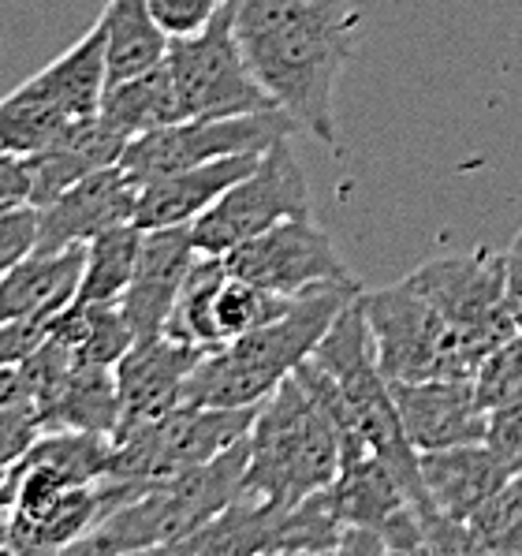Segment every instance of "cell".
Listing matches in <instances>:
<instances>
[{"label": "cell", "instance_id": "cell-5", "mask_svg": "<svg viewBox=\"0 0 522 556\" xmlns=\"http://www.w3.org/2000/svg\"><path fill=\"white\" fill-rule=\"evenodd\" d=\"M370 321L378 363L389 381L474 378L482 358L456 332V325L404 277L399 285L358 295Z\"/></svg>", "mask_w": 522, "mask_h": 556}, {"label": "cell", "instance_id": "cell-21", "mask_svg": "<svg viewBox=\"0 0 522 556\" xmlns=\"http://www.w3.org/2000/svg\"><path fill=\"white\" fill-rule=\"evenodd\" d=\"M87 265V243L64 251H34L0 273V321L27 318V314H60L75 303Z\"/></svg>", "mask_w": 522, "mask_h": 556}, {"label": "cell", "instance_id": "cell-32", "mask_svg": "<svg viewBox=\"0 0 522 556\" xmlns=\"http://www.w3.org/2000/svg\"><path fill=\"white\" fill-rule=\"evenodd\" d=\"M474 553L522 556V475L511 478L496 497H489L467 519Z\"/></svg>", "mask_w": 522, "mask_h": 556}, {"label": "cell", "instance_id": "cell-20", "mask_svg": "<svg viewBox=\"0 0 522 556\" xmlns=\"http://www.w3.org/2000/svg\"><path fill=\"white\" fill-rule=\"evenodd\" d=\"M23 87H27L34 98L46 101V105L60 109L67 119L98 116L101 98H105V90H109L105 20L93 23V27L82 34L64 56H56L53 64H46L38 75H30Z\"/></svg>", "mask_w": 522, "mask_h": 556}, {"label": "cell", "instance_id": "cell-35", "mask_svg": "<svg viewBox=\"0 0 522 556\" xmlns=\"http://www.w3.org/2000/svg\"><path fill=\"white\" fill-rule=\"evenodd\" d=\"M41 210L34 202H0V273L23 262L38 247Z\"/></svg>", "mask_w": 522, "mask_h": 556}, {"label": "cell", "instance_id": "cell-38", "mask_svg": "<svg viewBox=\"0 0 522 556\" xmlns=\"http://www.w3.org/2000/svg\"><path fill=\"white\" fill-rule=\"evenodd\" d=\"M485 441L508 459V467L515 475H522V400L489 410V433H485Z\"/></svg>", "mask_w": 522, "mask_h": 556}, {"label": "cell", "instance_id": "cell-23", "mask_svg": "<svg viewBox=\"0 0 522 556\" xmlns=\"http://www.w3.org/2000/svg\"><path fill=\"white\" fill-rule=\"evenodd\" d=\"M119 426V389L116 366L79 363L75 358L60 384L56 400L41 415V430H87L113 438Z\"/></svg>", "mask_w": 522, "mask_h": 556}, {"label": "cell", "instance_id": "cell-1", "mask_svg": "<svg viewBox=\"0 0 522 556\" xmlns=\"http://www.w3.org/2000/svg\"><path fill=\"white\" fill-rule=\"evenodd\" d=\"M232 23L272 105L336 147V83L362 41L355 0H232Z\"/></svg>", "mask_w": 522, "mask_h": 556}, {"label": "cell", "instance_id": "cell-39", "mask_svg": "<svg viewBox=\"0 0 522 556\" xmlns=\"http://www.w3.org/2000/svg\"><path fill=\"white\" fill-rule=\"evenodd\" d=\"M27 199H30L27 157L0 150V202H27Z\"/></svg>", "mask_w": 522, "mask_h": 556}, {"label": "cell", "instance_id": "cell-37", "mask_svg": "<svg viewBox=\"0 0 522 556\" xmlns=\"http://www.w3.org/2000/svg\"><path fill=\"white\" fill-rule=\"evenodd\" d=\"M220 8L225 0H150L153 20L168 38H191V34L205 30Z\"/></svg>", "mask_w": 522, "mask_h": 556}, {"label": "cell", "instance_id": "cell-8", "mask_svg": "<svg viewBox=\"0 0 522 556\" xmlns=\"http://www.w3.org/2000/svg\"><path fill=\"white\" fill-rule=\"evenodd\" d=\"M310 213V184L298 165L291 139L272 142L258 157L254 173H246L239 184L228 187L209 210L191 225V239L199 254L225 258L239 243L262 236L265 228L280 225L288 217Z\"/></svg>", "mask_w": 522, "mask_h": 556}, {"label": "cell", "instance_id": "cell-13", "mask_svg": "<svg viewBox=\"0 0 522 556\" xmlns=\"http://www.w3.org/2000/svg\"><path fill=\"white\" fill-rule=\"evenodd\" d=\"M399 418L418 452L478 444L489 433V410L482 407L474 378L389 381Z\"/></svg>", "mask_w": 522, "mask_h": 556}, {"label": "cell", "instance_id": "cell-2", "mask_svg": "<svg viewBox=\"0 0 522 556\" xmlns=\"http://www.w3.org/2000/svg\"><path fill=\"white\" fill-rule=\"evenodd\" d=\"M362 292L358 280L351 285H332L321 292L298 295L280 318L258 325L246 337L220 344L213 352L202 355V363L194 366V374L187 378L183 404H202V407H258L272 392L280 389V381L291 378L306 358L314 355V348L321 344V337L332 329L336 314Z\"/></svg>", "mask_w": 522, "mask_h": 556}, {"label": "cell", "instance_id": "cell-25", "mask_svg": "<svg viewBox=\"0 0 522 556\" xmlns=\"http://www.w3.org/2000/svg\"><path fill=\"white\" fill-rule=\"evenodd\" d=\"M101 20L109 30V87L165 64L173 38L157 27L150 0H109Z\"/></svg>", "mask_w": 522, "mask_h": 556}, {"label": "cell", "instance_id": "cell-40", "mask_svg": "<svg viewBox=\"0 0 522 556\" xmlns=\"http://www.w3.org/2000/svg\"><path fill=\"white\" fill-rule=\"evenodd\" d=\"M504 277H508V306H511V318L522 329V232L515 236V243L508 247L504 254Z\"/></svg>", "mask_w": 522, "mask_h": 556}, {"label": "cell", "instance_id": "cell-22", "mask_svg": "<svg viewBox=\"0 0 522 556\" xmlns=\"http://www.w3.org/2000/svg\"><path fill=\"white\" fill-rule=\"evenodd\" d=\"M324 497H329L332 511L344 527L373 530H381L404 504H410L392 467L373 452H358V456L344 459L336 478L324 485Z\"/></svg>", "mask_w": 522, "mask_h": 556}, {"label": "cell", "instance_id": "cell-14", "mask_svg": "<svg viewBox=\"0 0 522 556\" xmlns=\"http://www.w3.org/2000/svg\"><path fill=\"white\" fill-rule=\"evenodd\" d=\"M135 205H139V184L119 165L98 168V173L67 187L56 202L41 205L38 247L34 251L49 254L75 243H90L93 236L135 220Z\"/></svg>", "mask_w": 522, "mask_h": 556}, {"label": "cell", "instance_id": "cell-26", "mask_svg": "<svg viewBox=\"0 0 522 556\" xmlns=\"http://www.w3.org/2000/svg\"><path fill=\"white\" fill-rule=\"evenodd\" d=\"M284 511L288 508H277V504L235 497L220 516L176 542L168 553H272Z\"/></svg>", "mask_w": 522, "mask_h": 556}, {"label": "cell", "instance_id": "cell-36", "mask_svg": "<svg viewBox=\"0 0 522 556\" xmlns=\"http://www.w3.org/2000/svg\"><path fill=\"white\" fill-rule=\"evenodd\" d=\"M56 314H27V318L0 321V370L4 366H20L23 358H30L53 337Z\"/></svg>", "mask_w": 522, "mask_h": 556}, {"label": "cell", "instance_id": "cell-28", "mask_svg": "<svg viewBox=\"0 0 522 556\" xmlns=\"http://www.w3.org/2000/svg\"><path fill=\"white\" fill-rule=\"evenodd\" d=\"M139 247H142V228L135 220L93 236L87 243V265H82L79 295L75 299L79 303H116L124 295V288L131 285Z\"/></svg>", "mask_w": 522, "mask_h": 556}, {"label": "cell", "instance_id": "cell-29", "mask_svg": "<svg viewBox=\"0 0 522 556\" xmlns=\"http://www.w3.org/2000/svg\"><path fill=\"white\" fill-rule=\"evenodd\" d=\"M228 277V265L217 254H199V262L191 265L183 288H179V299L168 314L165 332L173 340H183L191 348H202V352H213L217 344V329H213V303H217V292Z\"/></svg>", "mask_w": 522, "mask_h": 556}, {"label": "cell", "instance_id": "cell-9", "mask_svg": "<svg viewBox=\"0 0 522 556\" xmlns=\"http://www.w3.org/2000/svg\"><path fill=\"white\" fill-rule=\"evenodd\" d=\"M303 127L288 113L269 109V113L246 116H205V119H176L157 131H145L127 142L119 168L135 184H150L157 176L179 173V168L205 165V161L235 157V153H265L272 142L291 139Z\"/></svg>", "mask_w": 522, "mask_h": 556}, {"label": "cell", "instance_id": "cell-24", "mask_svg": "<svg viewBox=\"0 0 522 556\" xmlns=\"http://www.w3.org/2000/svg\"><path fill=\"white\" fill-rule=\"evenodd\" d=\"M98 116H101V124H109L119 139H127V142L139 139L145 131H157V127L183 119L168 64H157V67H150V72L135 75V79L109 87L105 98H101Z\"/></svg>", "mask_w": 522, "mask_h": 556}, {"label": "cell", "instance_id": "cell-6", "mask_svg": "<svg viewBox=\"0 0 522 556\" xmlns=\"http://www.w3.org/2000/svg\"><path fill=\"white\" fill-rule=\"evenodd\" d=\"M262 407V404H258ZM258 407H202L179 404L113 438V478L165 482L209 464L251 433Z\"/></svg>", "mask_w": 522, "mask_h": 556}, {"label": "cell", "instance_id": "cell-31", "mask_svg": "<svg viewBox=\"0 0 522 556\" xmlns=\"http://www.w3.org/2000/svg\"><path fill=\"white\" fill-rule=\"evenodd\" d=\"M295 299L277 295L269 288L254 285V280L232 277L228 273L225 285L217 292V303H213V329H217V344H232V340L246 337L258 325L280 318Z\"/></svg>", "mask_w": 522, "mask_h": 556}, {"label": "cell", "instance_id": "cell-16", "mask_svg": "<svg viewBox=\"0 0 522 556\" xmlns=\"http://www.w3.org/2000/svg\"><path fill=\"white\" fill-rule=\"evenodd\" d=\"M113 475V438L87 430H49L30 444L27 456L15 464V504L41 501L53 493L90 485Z\"/></svg>", "mask_w": 522, "mask_h": 556}, {"label": "cell", "instance_id": "cell-10", "mask_svg": "<svg viewBox=\"0 0 522 556\" xmlns=\"http://www.w3.org/2000/svg\"><path fill=\"white\" fill-rule=\"evenodd\" d=\"M407 277L444 318L456 325V332L474 348L482 363L493 348H500L511 332H519L508 306L504 254H444V258H430L425 265H418Z\"/></svg>", "mask_w": 522, "mask_h": 556}, {"label": "cell", "instance_id": "cell-15", "mask_svg": "<svg viewBox=\"0 0 522 556\" xmlns=\"http://www.w3.org/2000/svg\"><path fill=\"white\" fill-rule=\"evenodd\" d=\"M199 262V247L191 239V228H142L139 262H135L131 285L119 295V311L131 325L135 340L165 332L179 288H183L191 265Z\"/></svg>", "mask_w": 522, "mask_h": 556}, {"label": "cell", "instance_id": "cell-4", "mask_svg": "<svg viewBox=\"0 0 522 556\" xmlns=\"http://www.w3.org/2000/svg\"><path fill=\"white\" fill-rule=\"evenodd\" d=\"M246 438L228 452H220L217 459H209V464L187 470V475L150 482L139 497L119 504L105 523L90 530L87 538H79L67 553L116 556L173 549L176 542H183L213 516H220L243 493L246 459H251V441Z\"/></svg>", "mask_w": 522, "mask_h": 556}, {"label": "cell", "instance_id": "cell-19", "mask_svg": "<svg viewBox=\"0 0 522 556\" xmlns=\"http://www.w3.org/2000/svg\"><path fill=\"white\" fill-rule=\"evenodd\" d=\"M127 150V139H119L109 124H101V116L75 119L56 142H49L46 150L30 153L27 173H30V199L41 205L56 202L72 184H79L82 176L98 173L105 165H119Z\"/></svg>", "mask_w": 522, "mask_h": 556}, {"label": "cell", "instance_id": "cell-33", "mask_svg": "<svg viewBox=\"0 0 522 556\" xmlns=\"http://www.w3.org/2000/svg\"><path fill=\"white\" fill-rule=\"evenodd\" d=\"M474 389L485 410L508 407L522 400V329L511 332L500 348L485 355V363L474 374Z\"/></svg>", "mask_w": 522, "mask_h": 556}, {"label": "cell", "instance_id": "cell-41", "mask_svg": "<svg viewBox=\"0 0 522 556\" xmlns=\"http://www.w3.org/2000/svg\"><path fill=\"white\" fill-rule=\"evenodd\" d=\"M15 490H20V478L12 470H0V508H12L15 504Z\"/></svg>", "mask_w": 522, "mask_h": 556}, {"label": "cell", "instance_id": "cell-17", "mask_svg": "<svg viewBox=\"0 0 522 556\" xmlns=\"http://www.w3.org/2000/svg\"><path fill=\"white\" fill-rule=\"evenodd\" d=\"M262 153H235V157L205 161V165L179 168V173L157 176L139 187V205H135V225L139 228H176L187 225L209 210L232 184L246 173H254Z\"/></svg>", "mask_w": 522, "mask_h": 556}, {"label": "cell", "instance_id": "cell-27", "mask_svg": "<svg viewBox=\"0 0 522 556\" xmlns=\"http://www.w3.org/2000/svg\"><path fill=\"white\" fill-rule=\"evenodd\" d=\"M53 337L60 344H67L79 363H101V366H116L119 355L135 344V332L127 325L124 311L116 303H79L56 314Z\"/></svg>", "mask_w": 522, "mask_h": 556}, {"label": "cell", "instance_id": "cell-30", "mask_svg": "<svg viewBox=\"0 0 522 556\" xmlns=\"http://www.w3.org/2000/svg\"><path fill=\"white\" fill-rule=\"evenodd\" d=\"M72 124L75 119H67L60 109L34 98L23 83L8 98H0V150L8 153L30 157V153L46 150L49 142H56Z\"/></svg>", "mask_w": 522, "mask_h": 556}, {"label": "cell", "instance_id": "cell-12", "mask_svg": "<svg viewBox=\"0 0 522 556\" xmlns=\"http://www.w3.org/2000/svg\"><path fill=\"white\" fill-rule=\"evenodd\" d=\"M202 355H205L202 348L173 340L168 332L135 340L116 363V389H119L116 433L135 430V426L168 415L173 407L183 404L187 378L202 363Z\"/></svg>", "mask_w": 522, "mask_h": 556}, {"label": "cell", "instance_id": "cell-42", "mask_svg": "<svg viewBox=\"0 0 522 556\" xmlns=\"http://www.w3.org/2000/svg\"><path fill=\"white\" fill-rule=\"evenodd\" d=\"M0 553H12V508H0Z\"/></svg>", "mask_w": 522, "mask_h": 556}, {"label": "cell", "instance_id": "cell-3", "mask_svg": "<svg viewBox=\"0 0 522 556\" xmlns=\"http://www.w3.org/2000/svg\"><path fill=\"white\" fill-rule=\"evenodd\" d=\"M251 459H246L239 497L295 508L321 493L336 478L344 444L329 410L291 374L258 407L251 426Z\"/></svg>", "mask_w": 522, "mask_h": 556}, {"label": "cell", "instance_id": "cell-11", "mask_svg": "<svg viewBox=\"0 0 522 556\" xmlns=\"http://www.w3.org/2000/svg\"><path fill=\"white\" fill-rule=\"evenodd\" d=\"M225 265L232 277L254 280V285L288 299L358 280L340 258L332 236L310 213L306 217H288L280 225L265 228L262 236L239 243L235 251L225 254Z\"/></svg>", "mask_w": 522, "mask_h": 556}, {"label": "cell", "instance_id": "cell-18", "mask_svg": "<svg viewBox=\"0 0 522 556\" xmlns=\"http://www.w3.org/2000/svg\"><path fill=\"white\" fill-rule=\"evenodd\" d=\"M418 467H422V482L433 504L459 523H467L485 501L496 497L515 478L508 459L489 441L418 452Z\"/></svg>", "mask_w": 522, "mask_h": 556}, {"label": "cell", "instance_id": "cell-7", "mask_svg": "<svg viewBox=\"0 0 522 556\" xmlns=\"http://www.w3.org/2000/svg\"><path fill=\"white\" fill-rule=\"evenodd\" d=\"M165 64L173 72L183 119L246 116L277 109L258 83V75L251 72L243 46L235 38L232 0H225V8L213 15L205 30L168 41Z\"/></svg>", "mask_w": 522, "mask_h": 556}, {"label": "cell", "instance_id": "cell-34", "mask_svg": "<svg viewBox=\"0 0 522 556\" xmlns=\"http://www.w3.org/2000/svg\"><path fill=\"white\" fill-rule=\"evenodd\" d=\"M41 433H46L41 430V415L30 396H15L8 404H0V470H12L20 464Z\"/></svg>", "mask_w": 522, "mask_h": 556}]
</instances>
